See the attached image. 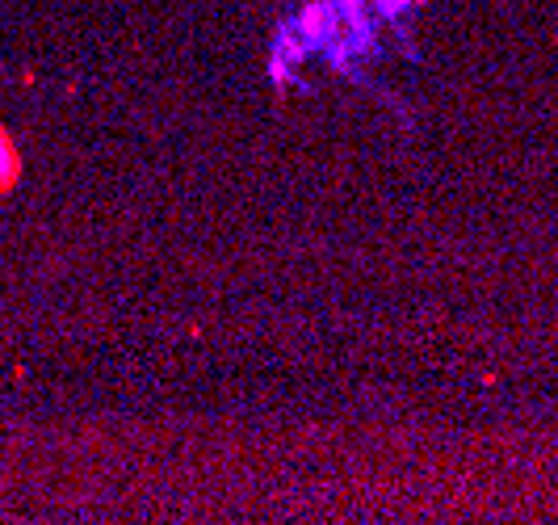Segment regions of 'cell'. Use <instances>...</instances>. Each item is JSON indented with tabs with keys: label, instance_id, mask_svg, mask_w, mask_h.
I'll use <instances>...</instances> for the list:
<instances>
[{
	"label": "cell",
	"instance_id": "obj_1",
	"mask_svg": "<svg viewBox=\"0 0 558 525\" xmlns=\"http://www.w3.org/2000/svg\"><path fill=\"white\" fill-rule=\"evenodd\" d=\"M17 181H21V152H17V139L0 122V193H8Z\"/></svg>",
	"mask_w": 558,
	"mask_h": 525
}]
</instances>
